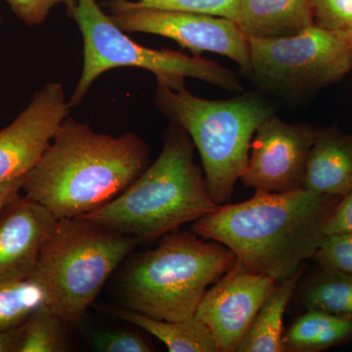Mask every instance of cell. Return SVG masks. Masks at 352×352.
I'll use <instances>...</instances> for the list:
<instances>
[{"label":"cell","instance_id":"obj_1","mask_svg":"<svg viewBox=\"0 0 352 352\" xmlns=\"http://www.w3.org/2000/svg\"><path fill=\"white\" fill-rule=\"evenodd\" d=\"M149 163V145L138 134L100 133L68 117L23 178L22 192L57 219L82 217L120 195Z\"/></svg>","mask_w":352,"mask_h":352},{"label":"cell","instance_id":"obj_2","mask_svg":"<svg viewBox=\"0 0 352 352\" xmlns=\"http://www.w3.org/2000/svg\"><path fill=\"white\" fill-rule=\"evenodd\" d=\"M340 199L305 188L284 193L256 190L249 200L219 206L194 222L192 230L226 245L245 270L281 282L314 258Z\"/></svg>","mask_w":352,"mask_h":352},{"label":"cell","instance_id":"obj_3","mask_svg":"<svg viewBox=\"0 0 352 352\" xmlns=\"http://www.w3.org/2000/svg\"><path fill=\"white\" fill-rule=\"evenodd\" d=\"M191 138L170 122L159 157L117 198L83 215L115 232L153 242L214 212Z\"/></svg>","mask_w":352,"mask_h":352},{"label":"cell","instance_id":"obj_4","mask_svg":"<svg viewBox=\"0 0 352 352\" xmlns=\"http://www.w3.org/2000/svg\"><path fill=\"white\" fill-rule=\"evenodd\" d=\"M155 105L188 133L198 150L204 177L217 205L230 201L249 162L252 138L275 113L274 104L254 92L228 100H208L186 89L157 85Z\"/></svg>","mask_w":352,"mask_h":352},{"label":"cell","instance_id":"obj_5","mask_svg":"<svg viewBox=\"0 0 352 352\" xmlns=\"http://www.w3.org/2000/svg\"><path fill=\"white\" fill-rule=\"evenodd\" d=\"M235 254L217 241L175 230L139 254L122 278L126 308L166 321L195 315L210 285L232 268Z\"/></svg>","mask_w":352,"mask_h":352},{"label":"cell","instance_id":"obj_6","mask_svg":"<svg viewBox=\"0 0 352 352\" xmlns=\"http://www.w3.org/2000/svg\"><path fill=\"white\" fill-rule=\"evenodd\" d=\"M138 243L83 217L58 219L32 275L47 292L51 309L76 325Z\"/></svg>","mask_w":352,"mask_h":352},{"label":"cell","instance_id":"obj_7","mask_svg":"<svg viewBox=\"0 0 352 352\" xmlns=\"http://www.w3.org/2000/svg\"><path fill=\"white\" fill-rule=\"evenodd\" d=\"M66 12L78 25L83 41L82 74L69 100L71 108L80 105L99 76L127 67L150 72L156 76L157 85L171 89L185 87V80L192 78L227 91L243 92L238 76L217 62L190 57L178 51L152 50L135 43L104 12L96 0H76V6Z\"/></svg>","mask_w":352,"mask_h":352},{"label":"cell","instance_id":"obj_8","mask_svg":"<svg viewBox=\"0 0 352 352\" xmlns=\"http://www.w3.org/2000/svg\"><path fill=\"white\" fill-rule=\"evenodd\" d=\"M251 76L280 92L339 82L352 69V45L317 25L288 38H250Z\"/></svg>","mask_w":352,"mask_h":352},{"label":"cell","instance_id":"obj_9","mask_svg":"<svg viewBox=\"0 0 352 352\" xmlns=\"http://www.w3.org/2000/svg\"><path fill=\"white\" fill-rule=\"evenodd\" d=\"M103 7L122 31L173 39L195 57H200L204 52L223 55L239 65L243 73L251 76L250 41L235 21L206 14L151 8L134 0H106Z\"/></svg>","mask_w":352,"mask_h":352},{"label":"cell","instance_id":"obj_10","mask_svg":"<svg viewBox=\"0 0 352 352\" xmlns=\"http://www.w3.org/2000/svg\"><path fill=\"white\" fill-rule=\"evenodd\" d=\"M316 133L310 127L286 124L275 113L271 116L254 133L241 182L248 188L273 193L302 188Z\"/></svg>","mask_w":352,"mask_h":352},{"label":"cell","instance_id":"obj_11","mask_svg":"<svg viewBox=\"0 0 352 352\" xmlns=\"http://www.w3.org/2000/svg\"><path fill=\"white\" fill-rule=\"evenodd\" d=\"M279 283L235 263L206 292L196 316L210 328L219 352H236L254 316Z\"/></svg>","mask_w":352,"mask_h":352},{"label":"cell","instance_id":"obj_12","mask_svg":"<svg viewBox=\"0 0 352 352\" xmlns=\"http://www.w3.org/2000/svg\"><path fill=\"white\" fill-rule=\"evenodd\" d=\"M63 85L50 82L0 131V183L24 177L38 163L58 127L69 117Z\"/></svg>","mask_w":352,"mask_h":352},{"label":"cell","instance_id":"obj_13","mask_svg":"<svg viewBox=\"0 0 352 352\" xmlns=\"http://www.w3.org/2000/svg\"><path fill=\"white\" fill-rule=\"evenodd\" d=\"M57 221L47 208L21 194L0 210V281L32 276Z\"/></svg>","mask_w":352,"mask_h":352},{"label":"cell","instance_id":"obj_14","mask_svg":"<svg viewBox=\"0 0 352 352\" xmlns=\"http://www.w3.org/2000/svg\"><path fill=\"white\" fill-rule=\"evenodd\" d=\"M302 188L340 198L351 191L352 134L336 127L317 131L308 155Z\"/></svg>","mask_w":352,"mask_h":352},{"label":"cell","instance_id":"obj_15","mask_svg":"<svg viewBox=\"0 0 352 352\" xmlns=\"http://www.w3.org/2000/svg\"><path fill=\"white\" fill-rule=\"evenodd\" d=\"M235 22L248 38H288L314 25L311 0H239Z\"/></svg>","mask_w":352,"mask_h":352},{"label":"cell","instance_id":"obj_16","mask_svg":"<svg viewBox=\"0 0 352 352\" xmlns=\"http://www.w3.org/2000/svg\"><path fill=\"white\" fill-rule=\"evenodd\" d=\"M302 273L303 268L300 267L295 275L280 282L273 289L259 308L236 352H285L284 314Z\"/></svg>","mask_w":352,"mask_h":352},{"label":"cell","instance_id":"obj_17","mask_svg":"<svg viewBox=\"0 0 352 352\" xmlns=\"http://www.w3.org/2000/svg\"><path fill=\"white\" fill-rule=\"evenodd\" d=\"M122 320L151 333L170 352H219L210 328L196 315L182 321H166L146 316L134 310L116 312Z\"/></svg>","mask_w":352,"mask_h":352},{"label":"cell","instance_id":"obj_18","mask_svg":"<svg viewBox=\"0 0 352 352\" xmlns=\"http://www.w3.org/2000/svg\"><path fill=\"white\" fill-rule=\"evenodd\" d=\"M352 336V318L307 309L284 333L285 351L316 352L337 346Z\"/></svg>","mask_w":352,"mask_h":352},{"label":"cell","instance_id":"obj_19","mask_svg":"<svg viewBox=\"0 0 352 352\" xmlns=\"http://www.w3.org/2000/svg\"><path fill=\"white\" fill-rule=\"evenodd\" d=\"M46 307L50 296L34 275L0 281V331L20 327Z\"/></svg>","mask_w":352,"mask_h":352},{"label":"cell","instance_id":"obj_20","mask_svg":"<svg viewBox=\"0 0 352 352\" xmlns=\"http://www.w3.org/2000/svg\"><path fill=\"white\" fill-rule=\"evenodd\" d=\"M303 305L307 309L352 318L351 273L322 270L305 289Z\"/></svg>","mask_w":352,"mask_h":352},{"label":"cell","instance_id":"obj_21","mask_svg":"<svg viewBox=\"0 0 352 352\" xmlns=\"http://www.w3.org/2000/svg\"><path fill=\"white\" fill-rule=\"evenodd\" d=\"M65 322L50 307L32 315L22 325L18 352H61L67 351Z\"/></svg>","mask_w":352,"mask_h":352},{"label":"cell","instance_id":"obj_22","mask_svg":"<svg viewBox=\"0 0 352 352\" xmlns=\"http://www.w3.org/2000/svg\"><path fill=\"white\" fill-rule=\"evenodd\" d=\"M314 24L352 45V0H311Z\"/></svg>","mask_w":352,"mask_h":352},{"label":"cell","instance_id":"obj_23","mask_svg":"<svg viewBox=\"0 0 352 352\" xmlns=\"http://www.w3.org/2000/svg\"><path fill=\"white\" fill-rule=\"evenodd\" d=\"M97 2L101 0H96ZM141 6L163 10L206 14L236 20L239 0H134Z\"/></svg>","mask_w":352,"mask_h":352},{"label":"cell","instance_id":"obj_24","mask_svg":"<svg viewBox=\"0 0 352 352\" xmlns=\"http://www.w3.org/2000/svg\"><path fill=\"white\" fill-rule=\"evenodd\" d=\"M314 258L322 270L352 274V233L324 236Z\"/></svg>","mask_w":352,"mask_h":352},{"label":"cell","instance_id":"obj_25","mask_svg":"<svg viewBox=\"0 0 352 352\" xmlns=\"http://www.w3.org/2000/svg\"><path fill=\"white\" fill-rule=\"evenodd\" d=\"M92 346L101 352H152L154 346L138 333L129 331H104L95 333Z\"/></svg>","mask_w":352,"mask_h":352},{"label":"cell","instance_id":"obj_26","mask_svg":"<svg viewBox=\"0 0 352 352\" xmlns=\"http://www.w3.org/2000/svg\"><path fill=\"white\" fill-rule=\"evenodd\" d=\"M16 17L28 27L41 25L47 19L50 11L59 4H64L66 10L73 8L76 0H4Z\"/></svg>","mask_w":352,"mask_h":352},{"label":"cell","instance_id":"obj_27","mask_svg":"<svg viewBox=\"0 0 352 352\" xmlns=\"http://www.w3.org/2000/svg\"><path fill=\"white\" fill-rule=\"evenodd\" d=\"M324 233L325 235L352 233V190L338 201L326 222Z\"/></svg>","mask_w":352,"mask_h":352},{"label":"cell","instance_id":"obj_28","mask_svg":"<svg viewBox=\"0 0 352 352\" xmlns=\"http://www.w3.org/2000/svg\"><path fill=\"white\" fill-rule=\"evenodd\" d=\"M22 326L10 330L0 331V352H18Z\"/></svg>","mask_w":352,"mask_h":352},{"label":"cell","instance_id":"obj_29","mask_svg":"<svg viewBox=\"0 0 352 352\" xmlns=\"http://www.w3.org/2000/svg\"><path fill=\"white\" fill-rule=\"evenodd\" d=\"M23 178L0 183V210L22 192Z\"/></svg>","mask_w":352,"mask_h":352},{"label":"cell","instance_id":"obj_30","mask_svg":"<svg viewBox=\"0 0 352 352\" xmlns=\"http://www.w3.org/2000/svg\"><path fill=\"white\" fill-rule=\"evenodd\" d=\"M2 24V16H1V11H0V25Z\"/></svg>","mask_w":352,"mask_h":352}]
</instances>
